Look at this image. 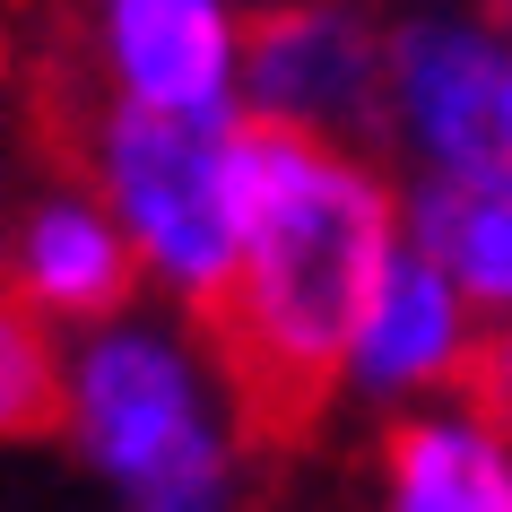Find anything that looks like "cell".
<instances>
[{
  "instance_id": "cell-1",
  "label": "cell",
  "mask_w": 512,
  "mask_h": 512,
  "mask_svg": "<svg viewBox=\"0 0 512 512\" xmlns=\"http://www.w3.org/2000/svg\"><path fill=\"white\" fill-rule=\"evenodd\" d=\"M408 243V183L365 139L243 122V243L200 330L261 434H296L339 400L348 330Z\"/></svg>"
},
{
  "instance_id": "cell-2",
  "label": "cell",
  "mask_w": 512,
  "mask_h": 512,
  "mask_svg": "<svg viewBox=\"0 0 512 512\" xmlns=\"http://www.w3.org/2000/svg\"><path fill=\"white\" fill-rule=\"evenodd\" d=\"M53 434L113 512H243L261 417L243 408L209 330L174 304H131L61 339Z\"/></svg>"
},
{
  "instance_id": "cell-3",
  "label": "cell",
  "mask_w": 512,
  "mask_h": 512,
  "mask_svg": "<svg viewBox=\"0 0 512 512\" xmlns=\"http://www.w3.org/2000/svg\"><path fill=\"white\" fill-rule=\"evenodd\" d=\"M70 165L122 217L148 296L209 322L243 243V113H157L87 96L70 122Z\"/></svg>"
},
{
  "instance_id": "cell-4",
  "label": "cell",
  "mask_w": 512,
  "mask_h": 512,
  "mask_svg": "<svg viewBox=\"0 0 512 512\" xmlns=\"http://www.w3.org/2000/svg\"><path fill=\"white\" fill-rule=\"evenodd\" d=\"M382 148L408 191L512 183V27L495 9H417L382 44Z\"/></svg>"
},
{
  "instance_id": "cell-5",
  "label": "cell",
  "mask_w": 512,
  "mask_h": 512,
  "mask_svg": "<svg viewBox=\"0 0 512 512\" xmlns=\"http://www.w3.org/2000/svg\"><path fill=\"white\" fill-rule=\"evenodd\" d=\"M382 27L365 0H252L243 18V122L313 139L382 131Z\"/></svg>"
},
{
  "instance_id": "cell-6",
  "label": "cell",
  "mask_w": 512,
  "mask_h": 512,
  "mask_svg": "<svg viewBox=\"0 0 512 512\" xmlns=\"http://www.w3.org/2000/svg\"><path fill=\"white\" fill-rule=\"evenodd\" d=\"M252 0H70V44L96 96L157 113H243Z\"/></svg>"
},
{
  "instance_id": "cell-7",
  "label": "cell",
  "mask_w": 512,
  "mask_h": 512,
  "mask_svg": "<svg viewBox=\"0 0 512 512\" xmlns=\"http://www.w3.org/2000/svg\"><path fill=\"white\" fill-rule=\"evenodd\" d=\"M0 296H18L44 330H96L113 313L148 304L139 252L122 235V217L105 209V191L79 165L35 174L9 209H0Z\"/></svg>"
},
{
  "instance_id": "cell-8",
  "label": "cell",
  "mask_w": 512,
  "mask_h": 512,
  "mask_svg": "<svg viewBox=\"0 0 512 512\" xmlns=\"http://www.w3.org/2000/svg\"><path fill=\"white\" fill-rule=\"evenodd\" d=\"M478 339H486V313L460 296V278L434 261L426 243H400L391 270L374 278L365 313H356V330H348L339 400L382 408V417L452 400L478 374Z\"/></svg>"
},
{
  "instance_id": "cell-9",
  "label": "cell",
  "mask_w": 512,
  "mask_h": 512,
  "mask_svg": "<svg viewBox=\"0 0 512 512\" xmlns=\"http://www.w3.org/2000/svg\"><path fill=\"white\" fill-rule=\"evenodd\" d=\"M374 512H512V426H495L469 391L400 408L382 426Z\"/></svg>"
},
{
  "instance_id": "cell-10",
  "label": "cell",
  "mask_w": 512,
  "mask_h": 512,
  "mask_svg": "<svg viewBox=\"0 0 512 512\" xmlns=\"http://www.w3.org/2000/svg\"><path fill=\"white\" fill-rule=\"evenodd\" d=\"M408 243H426L434 261L460 278V296L486 322L512 313V183L486 191H408Z\"/></svg>"
},
{
  "instance_id": "cell-11",
  "label": "cell",
  "mask_w": 512,
  "mask_h": 512,
  "mask_svg": "<svg viewBox=\"0 0 512 512\" xmlns=\"http://www.w3.org/2000/svg\"><path fill=\"white\" fill-rule=\"evenodd\" d=\"M61 408V330H44L18 296H0V452L53 434Z\"/></svg>"
},
{
  "instance_id": "cell-12",
  "label": "cell",
  "mask_w": 512,
  "mask_h": 512,
  "mask_svg": "<svg viewBox=\"0 0 512 512\" xmlns=\"http://www.w3.org/2000/svg\"><path fill=\"white\" fill-rule=\"evenodd\" d=\"M469 400H478L495 426H512V313H504V322H486L478 374H469Z\"/></svg>"
},
{
  "instance_id": "cell-13",
  "label": "cell",
  "mask_w": 512,
  "mask_h": 512,
  "mask_svg": "<svg viewBox=\"0 0 512 512\" xmlns=\"http://www.w3.org/2000/svg\"><path fill=\"white\" fill-rule=\"evenodd\" d=\"M443 9H504V0H443Z\"/></svg>"
},
{
  "instance_id": "cell-14",
  "label": "cell",
  "mask_w": 512,
  "mask_h": 512,
  "mask_svg": "<svg viewBox=\"0 0 512 512\" xmlns=\"http://www.w3.org/2000/svg\"><path fill=\"white\" fill-rule=\"evenodd\" d=\"M495 18H504V27H512V0H504V9H495Z\"/></svg>"
}]
</instances>
